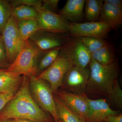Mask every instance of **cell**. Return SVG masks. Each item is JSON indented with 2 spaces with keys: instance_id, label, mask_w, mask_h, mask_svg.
I'll list each match as a JSON object with an SVG mask.
<instances>
[{
  "instance_id": "obj_2",
  "label": "cell",
  "mask_w": 122,
  "mask_h": 122,
  "mask_svg": "<svg viewBox=\"0 0 122 122\" xmlns=\"http://www.w3.org/2000/svg\"><path fill=\"white\" fill-rule=\"evenodd\" d=\"M90 74L85 94L108 97L118 79L119 65L117 59L108 65H100L91 58L89 64Z\"/></svg>"
},
{
  "instance_id": "obj_31",
  "label": "cell",
  "mask_w": 122,
  "mask_h": 122,
  "mask_svg": "<svg viewBox=\"0 0 122 122\" xmlns=\"http://www.w3.org/2000/svg\"><path fill=\"white\" fill-rule=\"evenodd\" d=\"M103 1L104 2L111 4L122 8V0H105Z\"/></svg>"
},
{
  "instance_id": "obj_21",
  "label": "cell",
  "mask_w": 122,
  "mask_h": 122,
  "mask_svg": "<svg viewBox=\"0 0 122 122\" xmlns=\"http://www.w3.org/2000/svg\"><path fill=\"white\" fill-rule=\"evenodd\" d=\"M18 26L21 36L25 42L39 30L37 19H28L19 21Z\"/></svg>"
},
{
  "instance_id": "obj_17",
  "label": "cell",
  "mask_w": 122,
  "mask_h": 122,
  "mask_svg": "<svg viewBox=\"0 0 122 122\" xmlns=\"http://www.w3.org/2000/svg\"><path fill=\"white\" fill-rule=\"evenodd\" d=\"M23 75L6 72L0 75V93H11L15 95L20 87Z\"/></svg>"
},
{
  "instance_id": "obj_22",
  "label": "cell",
  "mask_w": 122,
  "mask_h": 122,
  "mask_svg": "<svg viewBox=\"0 0 122 122\" xmlns=\"http://www.w3.org/2000/svg\"><path fill=\"white\" fill-rule=\"evenodd\" d=\"M103 2L102 0H86L85 16L88 22H95L99 20Z\"/></svg>"
},
{
  "instance_id": "obj_25",
  "label": "cell",
  "mask_w": 122,
  "mask_h": 122,
  "mask_svg": "<svg viewBox=\"0 0 122 122\" xmlns=\"http://www.w3.org/2000/svg\"><path fill=\"white\" fill-rule=\"evenodd\" d=\"M107 98L114 106L118 110L122 109V90L121 89L118 79L114 83L111 92Z\"/></svg>"
},
{
  "instance_id": "obj_35",
  "label": "cell",
  "mask_w": 122,
  "mask_h": 122,
  "mask_svg": "<svg viewBox=\"0 0 122 122\" xmlns=\"http://www.w3.org/2000/svg\"><path fill=\"white\" fill-rule=\"evenodd\" d=\"M1 37V34H0V38Z\"/></svg>"
},
{
  "instance_id": "obj_24",
  "label": "cell",
  "mask_w": 122,
  "mask_h": 122,
  "mask_svg": "<svg viewBox=\"0 0 122 122\" xmlns=\"http://www.w3.org/2000/svg\"><path fill=\"white\" fill-rule=\"evenodd\" d=\"M12 7L9 1L0 0V34H2L12 15Z\"/></svg>"
},
{
  "instance_id": "obj_20",
  "label": "cell",
  "mask_w": 122,
  "mask_h": 122,
  "mask_svg": "<svg viewBox=\"0 0 122 122\" xmlns=\"http://www.w3.org/2000/svg\"><path fill=\"white\" fill-rule=\"evenodd\" d=\"M38 15V10L34 7L19 5L12 9V16L18 22L28 19L37 20Z\"/></svg>"
},
{
  "instance_id": "obj_9",
  "label": "cell",
  "mask_w": 122,
  "mask_h": 122,
  "mask_svg": "<svg viewBox=\"0 0 122 122\" xmlns=\"http://www.w3.org/2000/svg\"><path fill=\"white\" fill-rule=\"evenodd\" d=\"M112 30L108 25L99 21L85 23L70 22L67 34L70 37H94L105 39L107 37Z\"/></svg>"
},
{
  "instance_id": "obj_1",
  "label": "cell",
  "mask_w": 122,
  "mask_h": 122,
  "mask_svg": "<svg viewBox=\"0 0 122 122\" xmlns=\"http://www.w3.org/2000/svg\"><path fill=\"white\" fill-rule=\"evenodd\" d=\"M30 78L24 76L20 87L0 111V121L25 119L35 122H55L35 103L30 95Z\"/></svg>"
},
{
  "instance_id": "obj_15",
  "label": "cell",
  "mask_w": 122,
  "mask_h": 122,
  "mask_svg": "<svg viewBox=\"0 0 122 122\" xmlns=\"http://www.w3.org/2000/svg\"><path fill=\"white\" fill-rule=\"evenodd\" d=\"M85 0H68L58 14L68 21L79 23L84 17Z\"/></svg>"
},
{
  "instance_id": "obj_7",
  "label": "cell",
  "mask_w": 122,
  "mask_h": 122,
  "mask_svg": "<svg viewBox=\"0 0 122 122\" xmlns=\"http://www.w3.org/2000/svg\"><path fill=\"white\" fill-rule=\"evenodd\" d=\"M90 74L88 66L83 68L73 66L64 76L61 90L78 94H85Z\"/></svg>"
},
{
  "instance_id": "obj_32",
  "label": "cell",
  "mask_w": 122,
  "mask_h": 122,
  "mask_svg": "<svg viewBox=\"0 0 122 122\" xmlns=\"http://www.w3.org/2000/svg\"><path fill=\"white\" fill-rule=\"evenodd\" d=\"M15 119L16 122H35L32 120L25 119Z\"/></svg>"
},
{
  "instance_id": "obj_36",
  "label": "cell",
  "mask_w": 122,
  "mask_h": 122,
  "mask_svg": "<svg viewBox=\"0 0 122 122\" xmlns=\"http://www.w3.org/2000/svg\"><path fill=\"white\" fill-rule=\"evenodd\" d=\"M0 122H5L3 121H0Z\"/></svg>"
},
{
  "instance_id": "obj_3",
  "label": "cell",
  "mask_w": 122,
  "mask_h": 122,
  "mask_svg": "<svg viewBox=\"0 0 122 122\" xmlns=\"http://www.w3.org/2000/svg\"><path fill=\"white\" fill-rule=\"evenodd\" d=\"M30 78V91L33 100L43 111L50 114L55 122H62L58 115L50 84L37 76Z\"/></svg>"
},
{
  "instance_id": "obj_30",
  "label": "cell",
  "mask_w": 122,
  "mask_h": 122,
  "mask_svg": "<svg viewBox=\"0 0 122 122\" xmlns=\"http://www.w3.org/2000/svg\"><path fill=\"white\" fill-rule=\"evenodd\" d=\"M103 122H122V113L118 115L107 116Z\"/></svg>"
},
{
  "instance_id": "obj_18",
  "label": "cell",
  "mask_w": 122,
  "mask_h": 122,
  "mask_svg": "<svg viewBox=\"0 0 122 122\" xmlns=\"http://www.w3.org/2000/svg\"><path fill=\"white\" fill-rule=\"evenodd\" d=\"M54 98L58 115L62 122H87V119L72 111L56 95Z\"/></svg>"
},
{
  "instance_id": "obj_23",
  "label": "cell",
  "mask_w": 122,
  "mask_h": 122,
  "mask_svg": "<svg viewBox=\"0 0 122 122\" xmlns=\"http://www.w3.org/2000/svg\"><path fill=\"white\" fill-rule=\"evenodd\" d=\"M82 44L91 54L108 43L103 38L94 37L80 38Z\"/></svg>"
},
{
  "instance_id": "obj_27",
  "label": "cell",
  "mask_w": 122,
  "mask_h": 122,
  "mask_svg": "<svg viewBox=\"0 0 122 122\" xmlns=\"http://www.w3.org/2000/svg\"><path fill=\"white\" fill-rule=\"evenodd\" d=\"M10 65L7 56L6 48L1 35L0 38V70L7 69Z\"/></svg>"
},
{
  "instance_id": "obj_12",
  "label": "cell",
  "mask_w": 122,
  "mask_h": 122,
  "mask_svg": "<svg viewBox=\"0 0 122 122\" xmlns=\"http://www.w3.org/2000/svg\"><path fill=\"white\" fill-rule=\"evenodd\" d=\"M56 95L72 111L87 119L90 109L85 94H78L58 90Z\"/></svg>"
},
{
  "instance_id": "obj_13",
  "label": "cell",
  "mask_w": 122,
  "mask_h": 122,
  "mask_svg": "<svg viewBox=\"0 0 122 122\" xmlns=\"http://www.w3.org/2000/svg\"><path fill=\"white\" fill-rule=\"evenodd\" d=\"M85 97L90 109L87 118V122H103L107 116L118 115L121 113L120 111L112 109L105 99L93 100L86 94Z\"/></svg>"
},
{
  "instance_id": "obj_6",
  "label": "cell",
  "mask_w": 122,
  "mask_h": 122,
  "mask_svg": "<svg viewBox=\"0 0 122 122\" xmlns=\"http://www.w3.org/2000/svg\"><path fill=\"white\" fill-rule=\"evenodd\" d=\"M1 35L7 51L8 59L11 65L15 60L25 43L19 32L18 21L12 15Z\"/></svg>"
},
{
  "instance_id": "obj_4",
  "label": "cell",
  "mask_w": 122,
  "mask_h": 122,
  "mask_svg": "<svg viewBox=\"0 0 122 122\" xmlns=\"http://www.w3.org/2000/svg\"><path fill=\"white\" fill-rule=\"evenodd\" d=\"M74 65L72 61L60 52L54 62L37 77L48 82L54 95L56 94L61 86L65 75Z\"/></svg>"
},
{
  "instance_id": "obj_5",
  "label": "cell",
  "mask_w": 122,
  "mask_h": 122,
  "mask_svg": "<svg viewBox=\"0 0 122 122\" xmlns=\"http://www.w3.org/2000/svg\"><path fill=\"white\" fill-rule=\"evenodd\" d=\"M38 51L28 40L25 42L21 50L13 62L6 70V72L29 77L33 75L37 76L34 69V63Z\"/></svg>"
},
{
  "instance_id": "obj_19",
  "label": "cell",
  "mask_w": 122,
  "mask_h": 122,
  "mask_svg": "<svg viewBox=\"0 0 122 122\" xmlns=\"http://www.w3.org/2000/svg\"><path fill=\"white\" fill-rule=\"evenodd\" d=\"M91 58L102 65H108L116 60L115 53L112 45L107 43L91 54Z\"/></svg>"
},
{
  "instance_id": "obj_16",
  "label": "cell",
  "mask_w": 122,
  "mask_h": 122,
  "mask_svg": "<svg viewBox=\"0 0 122 122\" xmlns=\"http://www.w3.org/2000/svg\"><path fill=\"white\" fill-rule=\"evenodd\" d=\"M62 48L38 51L35 55L34 63V69L37 76L39 73L38 75L54 62L59 56Z\"/></svg>"
},
{
  "instance_id": "obj_34",
  "label": "cell",
  "mask_w": 122,
  "mask_h": 122,
  "mask_svg": "<svg viewBox=\"0 0 122 122\" xmlns=\"http://www.w3.org/2000/svg\"><path fill=\"white\" fill-rule=\"evenodd\" d=\"M6 69L0 70V75L2 74L5 71Z\"/></svg>"
},
{
  "instance_id": "obj_14",
  "label": "cell",
  "mask_w": 122,
  "mask_h": 122,
  "mask_svg": "<svg viewBox=\"0 0 122 122\" xmlns=\"http://www.w3.org/2000/svg\"><path fill=\"white\" fill-rule=\"evenodd\" d=\"M99 20L112 29H117L122 24V8L103 2Z\"/></svg>"
},
{
  "instance_id": "obj_11",
  "label": "cell",
  "mask_w": 122,
  "mask_h": 122,
  "mask_svg": "<svg viewBox=\"0 0 122 122\" xmlns=\"http://www.w3.org/2000/svg\"><path fill=\"white\" fill-rule=\"evenodd\" d=\"M61 52L70 59L74 65L82 68L87 67L91 58V54L80 38L70 37Z\"/></svg>"
},
{
  "instance_id": "obj_8",
  "label": "cell",
  "mask_w": 122,
  "mask_h": 122,
  "mask_svg": "<svg viewBox=\"0 0 122 122\" xmlns=\"http://www.w3.org/2000/svg\"><path fill=\"white\" fill-rule=\"evenodd\" d=\"M70 38L67 34L39 30L30 38L28 41L38 51H45L55 48H62Z\"/></svg>"
},
{
  "instance_id": "obj_33",
  "label": "cell",
  "mask_w": 122,
  "mask_h": 122,
  "mask_svg": "<svg viewBox=\"0 0 122 122\" xmlns=\"http://www.w3.org/2000/svg\"><path fill=\"white\" fill-rule=\"evenodd\" d=\"M4 121L5 122H16L15 119H9L8 120H4Z\"/></svg>"
},
{
  "instance_id": "obj_29",
  "label": "cell",
  "mask_w": 122,
  "mask_h": 122,
  "mask_svg": "<svg viewBox=\"0 0 122 122\" xmlns=\"http://www.w3.org/2000/svg\"><path fill=\"white\" fill-rule=\"evenodd\" d=\"M14 95L11 93H0V111Z\"/></svg>"
},
{
  "instance_id": "obj_10",
  "label": "cell",
  "mask_w": 122,
  "mask_h": 122,
  "mask_svg": "<svg viewBox=\"0 0 122 122\" xmlns=\"http://www.w3.org/2000/svg\"><path fill=\"white\" fill-rule=\"evenodd\" d=\"M38 10L39 30L59 33H68L70 22L61 16L42 8Z\"/></svg>"
},
{
  "instance_id": "obj_28",
  "label": "cell",
  "mask_w": 122,
  "mask_h": 122,
  "mask_svg": "<svg viewBox=\"0 0 122 122\" xmlns=\"http://www.w3.org/2000/svg\"><path fill=\"white\" fill-rule=\"evenodd\" d=\"M42 1V8L56 13L58 8L59 0H43Z\"/></svg>"
},
{
  "instance_id": "obj_26",
  "label": "cell",
  "mask_w": 122,
  "mask_h": 122,
  "mask_svg": "<svg viewBox=\"0 0 122 122\" xmlns=\"http://www.w3.org/2000/svg\"><path fill=\"white\" fill-rule=\"evenodd\" d=\"M12 8L19 5H25L36 8H41L42 1L41 0H9Z\"/></svg>"
}]
</instances>
